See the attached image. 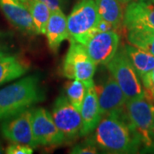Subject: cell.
Segmentation results:
<instances>
[{"label":"cell","instance_id":"obj_1","mask_svg":"<svg viewBox=\"0 0 154 154\" xmlns=\"http://www.w3.org/2000/svg\"><path fill=\"white\" fill-rule=\"evenodd\" d=\"M91 139L98 148L109 153H135L142 146L125 112L104 116Z\"/></svg>","mask_w":154,"mask_h":154},{"label":"cell","instance_id":"obj_2","mask_svg":"<svg viewBox=\"0 0 154 154\" xmlns=\"http://www.w3.org/2000/svg\"><path fill=\"white\" fill-rule=\"evenodd\" d=\"M38 75H29L0 89V121L11 118L45 99Z\"/></svg>","mask_w":154,"mask_h":154},{"label":"cell","instance_id":"obj_3","mask_svg":"<svg viewBox=\"0 0 154 154\" xmlns=\"http://www.w3.org/2000/svg\"><path fill=\"white\" fill-rule=\"evenodd\" d=\"M100 20L95 0H79L67 18L69 39L85 45L99 33Z\"/></svg>","mask_w":154,"mask_h":154},{"label":"cell","instance_id":"obj_4","mask_svg":"<svg viewBox=\"0 0 154 154\" xmlns=\"http://www.w3.org/2000/svg\"><path fill=\"white\" fill-rule=\"evenodd\" d=\"M106 66L128 99L140 98L147 94L142 87L140 77L127 55L124 46L117 49L115 56Z\"/></svg>","mask_w":154,"mask_h":154},{"label":"cell","instance_id":"obj_5","mask_svg":"<svg viewBox=\"0 0 154 154\" xmlns=\"http://www.w3.org/2000/svg\"><path fill=\"white\" fill-rule=\"evenodd\" d=\"M125 113L142 145L146 148H152L154 142L152 138V128L154 121V105L150 99V94L147 93L142 97L128 99Z\"/></svg>","mask_w":154,"mask_h":154},{"label":"cell","instance_id":"obj_6","mask_svg":"<svg viewBox=\"0 0 154 154\" xmlns=\"http://www.w3.org/2000/svg\"><path fill=\"white\" fill-rule=\"evenodd\" d=\"M96 63L88 55L84 45L70 40V46L63 64V75L70 80H78L87 88L94 86Z\"/></svg>","mask_w":154,"mask_h":154},{"label":"cell","instance_id":"obj_7","mask_svg":"<svg viewBox=\"0 0 154 154\" xmlns=\"http://www.w3.org/2000/svg\"><path fill=\"white\" fill-rule=\"evenodd\" d=\"M51 116L57 128L63 135L65 142L81 136L82 128L81 111L72 105L67 96L60 95L56 99Z\"/></svg>","mask_w":154,"mask_h":154},{"label":"cell","instance_id":"obj_8","mask_svg":"<svg viewBox=\"0 0 154 154\" xmlns=\"http://www.w3.org/2000/svg\"><path fill=\"white\" fill-rule=\"evenodd\" d=\"M32 128L37 146H55L65 142L51 114L45 108L39 107L32 110Z\"/></svg>","mask_w":154,"mask_h":154},{"label":"cell","instance_id":"obj_9","mask_svg":"<svg viewBox=\"0 0 154 154\" xmlns=\"http://www.w3.org/2000/svg\"><path fill=\"white\" fill-rule=\"evenodd\" d=\"M0 129L3 136L11 142L28 145L33 148L38 146L33 134L32 109L4 120Z\"/></svg>","mask_w":154,"mask_h":154},{"label":"cell","instance_id":"obj_10","mask_svg":"<svg viewBox=\"0 0 154 154\" xmlns=\"http://www.w3.org/2000/svg\"><path fill=\"white\" fill-rule=\"evenodd\" d=\"M95 88L102 116L111 114L119 115L125 112L128 99L111 74L103 82L95 86Z\"/></svg>","mask_w":154,"mask_h":154},{"label":"cell","instance_id":"obj_11","mask_svg":"<svg viewBox=\"0 0 154 154\" xmlns=\"http://www.w3.org/2000/svg\"><path fill=\"white\" fill-rule=\"evenodd\" d=\"M120 36L115 30L96 33L84 45L88 55L96 65H106L119 48Z\"/></svg>","mask_w":154,"mask_h":154},{"label":"cell","instance_id":"obj_12","mask_svg":"<svg viewBox=\"0 0 154 154\" xmlns=\"http://www.w3.org/2000/svg\"><path fill=\"white\" fill-rule=\"evenodd\" d=\"M123 26L127 28H149L154 29V3L151 0L129 2L124 11Z\"/></svg>","mask_w":154,"mask_h":154},{"label":"cell","instance_id":"obj_13","mask_svg":"<svg viewBox=\"0 0 154 154\" xmlns=\"http://www.w3.org/2000/svg\"><path fill=\"white\" fill-rule=\"evenodd\" d=\"M0 8L11 24L22 33L37 34L27 5L20 0H0Z\"/></svg>","mask_w":154,"mask_h":154},{"label":"cell","instance_id":"obj_14","mask_svg":"<svg viewBox=\"0 0 154 154\" xmlns=\"http://www.w3.org/2000/svg\"><path fill=\"white\" fill-rule=\"evenodd\" d=\"M82 128L81 136H86L94 132L102 118L95 84L87 88V93L81 109Z\"/></svg>","mask_w":154,"mask_h":154},{"label":"cell","instance_id":"obj_15","mask_svg":"<svg viewBox=\"0 0 154 154\" xmlns=\"http://www.w3.org/2000/svg\"><path fill=\"white\" fill-rule=\"evenodd\" d=\"M45 34L47 38L50 49L54 52L58 50L60 45L64 40L69 38L67 17L63 12V10L51 12Z\"/></svg>","mask_w":154,"mask_h":154},{"label":"cell","instance_id":"obj_16","mask_svg":"<svg viewBox=\"0 0 154 154\" xmlns=\"http://www.w3.org/2000/svg\"><path fill=\"white\" fill-rule=\"evenodd\" d=\"M28 70V63L19 56L11 53L0 55V86L20 78Z\"/></svg>","mask_w":154,"mask_h":154},{"label":"cell","instance_id":"obj_17","mask_svg":"<svg viewBox=\"0 0 154 154\" xmlns=\"http://www.w3.org/2000/svg\"><path fill=\"white\" fill-rule=\"evenodd\" d=\"M99 17L113 30L117 31L123 26V5L119 0H95Z\"/></svg>","mask_w":154,"mask_h":154},{"label":"cell","instance_id":"obj_18","mask_svg":"<svg viewBox=\"0 0 154 154\" xmlns=\"http://www.w3.org/2000/svg\"><path fill=\"white\" fill-rule=\"evenodd\" d=\"M124 48L129 60L133 64L139 76H143L145 74L154 69V55L146 51L140 49L132 45H125Z\"/></svg>","mask_w":154,"mask_h":154},{"label":"cell","instance_id":"obj_19","mask_svg":"<svg viewBox=\"0 0 154 154\" xmlns=\"http://www.w3.org/2000/svg\"><path fill=\"white\" fill-rule=\"evenodd\" d=\"M127 30V38L129 44L154 55L153 28H133Z\"/></svg>","mask_w":154,"mask_h":154},{"label":"cell","instance_id":"obj_20","mask_svg":"<svg viewBox=\"0 0 154 154\" xmlns=\"http://www.w3.org/2000/svg\"><path fill=\"white\" fill-rule=\"evenodd\" d=\"M27 6L30 11L37 34H45L51 12L49 7L39 0H29Z\"/></svg>","mask_w":154,"mask_h":154},{"label":"cell","instance_id":"obj_21","mask_svg":"<svg viewBox=\"0 0 154 154\" xmlns=\"http://www.w3.org/2000/svg\"><path fill=\"white\" fill-rule=\"evenodd\" d=\"M65 92L70 103L81 111L87 93V87L85 84L78 80H73L65 85Z\"/></svg>","mask_w":154,"mask_h":154},{"label":"cell","instance_id":"obj_22","mask_svg":"<svg viewBox=\"0 0 154 154\" xmlns=\"http://www.w3.org/2000/svg\"><path fill=\"white\" fill-rule=\"evenodd\" d=\"M70 153L75 154H94L98 153V146L95 145L94 140L90 138L87 139L82 143L75 146L70 151Z\"/></svg>","mask_w":154,"mask_h":154},{"label":"cell","instance_id":"obj_23","mask_svg":"<svg viewBox=\"0 0 154 154\" xmlns=\"http://www.w3.org/2000/svg\"><path fill=\"white\" fill-rule=\"evenodd\" d=\"M8 154H32L33 152V148L28 145L21 143L12 142L5 151Z\"/></svg>","mask_w":154,"mask_h":154},{"label":"cell","instance_id":"obj_24","mask_svg":"<svg viewBox=\"0 0 154 154\" xmlns=\"http://www.w3.org/2000/svg\"><path fill=\"white\" fill-rule=\"evenodd\" d=\"M140 80L144 88L152 98H154V69L140 77Z\"/></svg>","mask_w":154,"mask_h":154},{"label":"cell","instance_id":"obj_25","mask_svg":"<svg viewBox=\"0 0 154 154\" xmlns=\"http://www.w3.org/2000/svg\"><path fill=\"white\" fill-rule=\"evenodd\" d=\"M11 53V47L9 45L8 34L0 32V55Z\"/></svg>","mask_w":154,"mask_h":154},{"label":"cell","instance_id":"obj_26","mask_svg":"<svg viewBox=\"0 0 154 154\" xmlns=\"http://www.w3.org/2000/svg\"><path fill=\"white\" fill-rule=\"evenodd\" d=\"M49 7L51 11L63 10L64 0H39Z\"/></svg>","mask_w":154,"mask_h":154},{"label":"cell","instance_id":"obj_27","mask_svg":"<svg viewBox=\"0 0 154 154\" xmlns=\"http://www.w3.org/2000/svg\"><path fill=\"white\" fill-rule=\"evenodd\" d=\"M119 1L121 2V3L122 4V5H123L127 6V5L128 4V0H119Z\"/></svg>","mask_w":154,"mask_h":154},{"label":"cell","instance_id":"obj_28","mask_svg":"<svg viewBox=\"0 0 154 154\" xmlns=\"http://www.w3.org/2000/svg\"><path fill=\"white\" fill-rule=\"evenodd\" d=\"M152 140L154 142V121L153 124H152Z\"/></svg>","mask_w":154,"mask_h":154},{"label":"cell","instance_id":"obj_29","mask_svg":"<svg viewBox=\"0 0 154 154\" xmlns=\"http://www.w3.org/2000/svg\"><path fill=\"white\" fill-rule=\"evenodd\" d=\"M5 152V150H4V148H3V146H1V144H0V154L4 153Z\"/></svg>","mask_w":154,"mask_h":154},{"label":"cell","instance_id":"obj_30","mask_svg":"<svg viewBox=\"0 0 154 154\" xmlns=\"http://www.w3.org/2000/svg\"><path fill=\"white\" fill-rule=\"evenodd\" d=\"M20 1H21V2H22V3H24L25 5H27V3H28L29 0H20Z\"/></svg>","mask_w":154,"mask_h":154},{"label":"cell","instance_id":"obj_31","mask_svg":"<svg viewBox=\"0 0 154 154\" xmlns=\"http://www.w3.org/2000/svg\"><path fill=\"white\" fill-rule=\"evenodd\" d=\"M132 1H135V0H128V3H129V2H132Z\"/></svg>","mask_w":154,"mask_h":154},{"label":"cell","instance_id":"obj_32","mask_svg":"<svg viewBox=\"0 0 154 154\" xmlns=\"http://www.w3.org/2000/svg\"><path fill=\"white\" fill-rule=\"evenodd\" d=\"M151 1H152V2H153V3H154V0H151Z\"/></svg>","mask_w":154,"mask_h":154},{"label":"cell","instance_id":"obj_33","mask_svg":"<svg viewBox=\"0 0 154 154\" xmlns=\"http://www.w3.org/2000/svg\"><path fill=\"white\" fill-rule=\"evenodd\" d=\"M153 99H154V98H153Z\"/></svg>","mask_w":154,"mask_h":154}]
</instances>
